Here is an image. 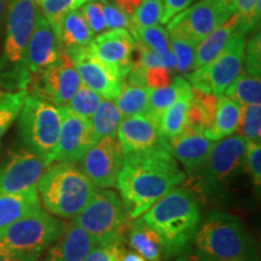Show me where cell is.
<instances>
[{"label": "cell", "instance_id": "obj_1", "mask_svg": "<svg viewBox=\"0 0 261 261\" xmlns=\"http://www.w3.org/2000/svg\"><path fill=\"white\" fill-rule=\"evenodd\" d=\"M187 175L179 168L171 149L123 156L116 188L121 192L129 219L142 217L160 198L177 188Z\"/></svg>", "mask_w": 261, "mask_h": 261}, {"label": "cell", "instance_id": "obj_2", "mask_svg": "<svg viewBox=\"0 0 261 261\" xmlns=\"http://www.w3.org/2000/svg\"><path fill=\"white\" fill-rule=\"evenodd\" d=\"M140 219L159 234L163 256L181 253L201 224V210L196 196L185 188H174L151 205Z\"/></svg>", "mask_w": 261, "mask_h": 261}, {"label": "cell", "instance_id": "obj_3", "mask_svg": "<svg viewBox=\"0 0 261 261\" xmlns=\"http://www.w3.org/2000/svg\"><path fill=\"white\" fill-rule=\"evenodd\" d=\"M194 241L202 253L225 261H259L255 241L236 215L213 211L196 231Z\"/></svg>", "mask_w": 261, "mask_h": 261}, {"label": "cell", "instance_id": "obj_4", "mask_svg": "<svg viewBox=\"0 0 261 261\" xmlns=\"http://www.w3.org/2000/svg\"><path fill=\"white\" fill-rule=\"evenodd\" d=\"M96 189L73 163L54 162L38 182V194L47 212L74 219L93 197Z\"/></svg>", "mask_w": 261, "mask_h": 261}, {"label": "cell", "instance_id": "obj_5", "mask_svg": "<svg viewBox=\"0 0 261 261\" xmlns=\"http://www.w3.org/2000/svg\"><path fill=\"white\" fill-rule=\"evenodd\" d=\"M64 227L63 221L41 208L0 230V255L37 261L56 242Z\"/></svg>", "mask_w": 261, "mask_h": 261}, {"label": "cell", "instance_id": "obj_6", "mask_svg": "<svg viewBox=\"0 0 261 261\" xmlns=\"http://www.w3.org/2000/svg\"><path fill=\"white\" fill-rule=\"evenodd\" d=\"M62 123L61 108L29 94L18 115V132L25 149L54 163Z\"/></svg>", "mask_w": 261, "mask_h": 261}, {"label": "cell", "instance_id": "obj_7", "mask_svg": "<svg viewBox=\"0 0 261 261\" xmlns=\"http://www.w3.org/2000/svg\"><path fill=\"white\" fill-rule=\"evenodd\" d=\"M128 215L120 196L108 189H96L86 207L73 223L86 231L97 244L121 243Z\"/></svg>", "mask_w": 261, "mask_h": 261}, {"label": "cell", "instance_id": "obj_8", "mask_svg": "<svg viewBox=\"0 0 261 261\" xmlns=\"http://www.w3.org/2000/svg\"><path fill=\"white\" fill-rule=\"evenodd\" d=\"M248 140L240 135L214 142L207 161L197 173L195 189L204 196L218 195L244 169Z\"/></svg>", "mask_w": 261, "mask_h": 261}, {"label": "cell", "instance_id": "obj_9", "mask_svg": "<svg viewBox=\"0 0 261 261\" xmlns=\"http://www.w3.org/2000/svg\"><path fill=\"white\" fill-rule=\"evenodd\" d=\"M246 37L244 33H238L210 64L187 74L188 83L192 89L223 96L225 90L242 71Z\"/></svg>", "mask_w": 261, "mask_h": 261}, {"label": "cell", "instance_id": "obj_10", "mask_svg": "<svg viewBox=\"0 0 261 261\" xmlns=\"http://www.w3.org/2000/svg\"><path fill=\"white\" fill-rule=\"evenodd\" d=\"M6 9V35L0 70H22V61L34 31L38 8L34 0H8Z\"/></svg>", "mask_w": 261, "mask_h": 261}, {"label": "cell", "instance_id": "obj_11", "mask_svg": "<svg viewBox=\"0 0 261 261\" xmlns=\"http://www.w3.org/2000/svg\"><path fill=\"white\" fill-rule=\"evenodd\" d=\"M234 10L221 0H198L168 22L169 34H177L197 46L231 17Z\"/></svg>", "mask_w": 261, "mask_h": 261}, {"label": "cell", "instance_id": "obj_12", "mask_svg": "<svg viewBox=\"0 0 261 261\" xmlns=\"http://www.w3.org/2000/svg\"><path fill=\"white\" fill-rule=\"evenodd\" d=\"M81 86V80L74 64L63 50L60 58L48 69L29 79V94L40 97L58 108L65 107Z\"/></svg>", "mask_w": 261, "mask_h": 261}, {"label": "cell", "instance_id": "obj_13", "mask_svg": "<svg viewBox=\"0 0 261 261\" xmlns=\"http://www.w3.org/2000/svg\"><path fill=\"white\" fill-rule=\"evenodd\" d=\"M79 162L80 169L94 188H115L123 165V152L117 137L99 139Z\"/></svg>", "mask_w": 261, "mask_h": 261}, {"label": "cell", "instance_id": "obj_14", "mask_svg": "<svg viewBox=\"0 0 261 261\" xmlns=\"http://www.w3.org/2000/svg\"><path fill=\"white\" fill-rule=\"evenodd\" d=\"M64 52L74 64L84 86L94 91L104 99H116L125 81L121 75L93 57L89 46L70 48Z\"/></svg>", "mask_w": 261, "mask_h": 261}, {"label": "cell", "instance_id": "obj_15", "mask_svg": "<svg viewBox=\"0 0 261 261\" xmlns=\"http://www.w3.org/2000/svg\"><path fill=\"white\" fill-rule=\"evenodd\" d=\"M50 165L27 149L12 152L0 167V195L22 194L38 189V182Z\"/></svg>", "mask_w": 261, "mask_h": 261}, {"label": "cell", "instance_id": "obj_16", "mask_svg": "<svg viewBox=\"0 0 261 261\" xmlns=\"http://www.w3.org/2000/svg\"><path fill=\"white\" fill-rule=\"evenodd\" d=\"M61 130L54 162L75 165L98 140L90 120L76 115L67 107L61 108Z\"/></svg>", "mask_w": 261, "mask_h": 261}, {"label": "cell", "instance_id": "obj_17", "mask_svg": "<svg viewBox=\"0 0 261 261\" xmlns=\"http://www.w3.org/2000/svg\"><path fill=\"white\" fill-rule=\"evenodd\" d=\"M60 54L61 47L54 28L38 9L34 31L28 41L21 65L28 83L32 76L41 74L56 63Z\"/></svg>", "mask_w": 261, "mask_h": 261}, {"label": "cell", "instance_id": "obj_18", "mask_svg": "<svg viewBox=\"0 0 261 261\" xmlns=\"http://www.w3.org/2000/svg\"><path fill=\"white\" fill-rule=\"evenodd\" d=\"M117 140L123 156L139 155L169 149L168 142L148 115L122 117L117 127Z\"/></svg>", "mask_w": 261, "mask_h": 261}, {"label": "cell", "instance_id": "obj_19", "mask_svg": "<svg viewBox=\"0 0 261 261\" xmlns=\"http://www.w3.org/2000/svg\"><path fill=\"white\" fill-rule=\"evenodd\" d=\"M135 46V39L127 29H113L93 38L89 50L93 57L126 79L132 67Z\"/></svg>", "mask_w": 261, "mask_h": 261}, {"label": "cell", "instance_id": "obj_20", "mask_svg": "<svg viewBox=\"0 0 261 261\" xmlns=\"http://www.w3.org/2000/svg\"><path fill=\"white\" fill-rule=\"evenodd\" d=\"M213 143L203 135V130L187 128L168 144L173 158L184 166L189 174L196 175L207 161Z\"/></svg>", "mask_w": 261, "mask_h": 261}, {"label": "cell", "instance_id": "obj_21", "mask_svg": "<svg viewBox=\"0 0 261 261\" xmlns=\"http://www.w3.org/2000/svg\"><path fill=\"white\" fill-rule=\"evenodd\" d=\"M96 246L97 242L86 231L71 223L65 225L44 261H84Z\"/></svg>", "mask_w": 261, "mask_h": 261}, {"label": "cell", "instance_id": "obj_22", "mask_svg": "<svg viewBox=\"0 0 261 261\" xmlns=\"http://www.w3.org/2000/svg\"><path fill=\"white\" fill-rule=\"evenodd\" d=\"M250 29L244 23V21L238 14H233L230 18L221 24L219 28L215 29L212 34L208 35L204 40L196 46L194 70L198 68L210 64L212 61L218 57V55L224 50V47L230 42L234 35L238 33H244L248 35Z\"/></svg>", "mask_w": 261, "mask_h": 261}, {"label": "cell", "instance_id": "obj_23", "mask_svg": "<svg viewBox=\"0 0 261 261\" xmlns=\"http://www.w3.org/2000/svg\"><path fill=\"white\" fill-rule=\"evenodd\" d=\"M39 210H41V201L38 189L22 194L0 195V230Z\"/></svg>", "mask_w": 261, "mask_h": 261}, {"label": "cell", "instance_id": "obj_24", "mask_svg": "<svg viewBox=\"0 0 261 261\" xmlns=\"http://www.w3.org/2000/svg\"><path fill=\"white\" fill-rule=\"evenodd\" d=\"M54 31L61 50L64 51L89 46L94 38L79 10H74L65 15Z\"/></svg>", "mask_w": 261, "mask_h": 261}, {"label": "cell", "instance_id": "obj_25", "mask_svg": "<svg viewBox=\"0 0 261 261\" xmlns=\"http://www.w3.org/2000/svg\"><path fill=\"white\" fill-rule=\"evenodd\" d=\"M190 102L191 90L181 94L171 107H168L158 117L151 119L161 136L167 142H171L188 128V112Z\"/></svg>", "mask_w": 261, "mask_h": 261}, {"label": "cell", "instance_id": "obj_26", "mask_svg": "<svg viewBox=\"0 0 261 261\" xmlns=\"http://www.w3.org/2000/svg\"><path fill=\"white\" fill-rule=\"evenodd\" d=\"M240 113V104L224 94L219 96L214 121L210 128L204 130L203 135L212 142H218V140L232 136L238 128Z\"/></svg>", "mask_w": 261, "mask_h": 261}, {"label": "cell", "instance_id": "obj_27", "mask_svg": "<svg viewBox=\"0 0 261 261\" xmlns=\"http://www.w3.org/2000/svg\"><path fill=\"white\" fill-rule=\"evenodd\" d=\"M128 243L130 248L146 261H161L163 246L159 234L142 219L136 220L129 226Z\"/></svg>", "mask_w": 261, "mask_h": 261}, {"label": "cell", "instance_id": "obj_28", "mask_svg": "<svg viewBox=\"0 0 261 261\" xmlns=\"http://www.w3.org/2000/svg\"><path fill=\"white\" fill-rule=\"evenodd\" d=\"M218 98L212 93H204L191 87V102L188 112V128L204 130L214 121Z\"/></svg>", "mask_w": 261, "mask_h": 261}, {"label": "cell", "instance_id": "obj_29", "mask_svg": "<svg viewBox=\"0 0 261 261\" xmlns=\"http://www.w3.org/2000/svg\"><path fill=\"white\" fill-rule=\"evenodd\" d=\"M149 89L123 81L122 89L115 99V106L123 117L148 115Z\"/></svg>", "mask_w": 261, "mask_h": 261}, {"label": "cell", "instance_id": "obj_30", "mask_svg": "<svg viewBox=\"0 0 261 261\" xmlns=\"http://www.w3.org/2000/svg\"><path fill=\"white\" fill-rule=\"evenodd\" d=\"M224 96L237 102L240 106H260L261 79L242 70L225 90Z\"/></svg>", "mask_w": 261, "mask_h": 261}, {"label": "cell", "instance_id": "obj_31", "mask_svg": "<svg viewBox=\"0 0 261 261\" xmlns=\"http://www.w3.org/2000/svg\"><path fill=\"white\" fill-rule=\"evenodd\" d=\"M191 90L190 84L181 76H175L167 86L149 91V113L150 119H155L168 107H171L181 94Z\"/></svg>", "mask_w": 261, "mask_h": 261}, {"label": "cell", "instance_id": "obj_32", "mask_svg": "<svg viewBox=\"0 0 261 261\" xmlns=\"http://www.w3.org/2000/svg\"><path fill=\"white\" fill-rule=\"evenodd\" d=\"M122 117L121 113L119 112L113 100L102 98L96 112L90 119L91 127H92L96 139L99 140L106 137H116L117 127L121 122Z\"/></svg>", "mask_w": 261, "mask_h": 261}, {"label": "cell", "instance_id": "obj_33", "mask_svg": "<svg viewBox=\"0 0 261 261\" xmlns=\"http://www.w3.org/2000/svg\"><path fill=\"white\" fill-rule=\"evenodd\" d=\"M135 41L145 45L160 56H165L171 51V40H169L168 31L162 25H151L146 28H130L129 31Z\"/></svg>", "mask_w": 261, "mask_h": 261}, {"label": "cell", "instance_id": "obj_34", "mask_svg": "<svg viewBox=\"0 0 261 261\" xmlns=\"http://www.w3.org/2000/svg\"><path fill=\"white\" fill-rule=\"evenodd\" d=\"M27 96L28 91H16L5 93L0 99V142L18 117Z\"/></svg>", "mask_w": 261, "mask_h": 261}, {"label": "cell", "instance_id": "obj_35", "mask_svg": "<svg viewBox=\"0 0 261 261\" xmlns=\"http://www.w3.org/2000/svg\"><path fill=\"white\" fill-rule=\"evenodd\" d=\"M34 3L55 29L65 15L74 10H79L87 0H34Z\"/></svg>", "mask_w": 261, "mask_h": 261}, {"label": "cell", "instance_id": "obj_36", "mask_svg": "<svg viewBox=\"0 0 261 261\" xmlns=\"http://www.w3.org/2000/svg\"><path fill=\"white\" fill-rule=\"evenodd\" d=\"M238 135L248 142H260L261 138V107L241 106Z\"/></svg>", "mask_w": 261, "mask_h": 261}, {"label": "cell", "instance_id": "obj_37", "mask_svg": "<svg viewBox=\"0 0 261 261\" xmlns=\"http://www.w3.org/2000/svg\"><path fill=\"white\" fill-rule=\"evenodd\" d=\"M100 100H102V97L99 94L81 84L79 90L75 92L74 96L70 98V100L65 107L76 114V115L90 120L93 113L96 112Z\"/></svg>", "mask_w": 261, "mask_h": 261}, {"label": "cell", "instance_id": "obj_38", "mask_svg": "<svg viewBox=\"0 0 261 261\" xmlns=\"http://www.w3.org/2000/svg\"><path fill=\"white\" fill-rule=\"evenodd\" d=\"M169 40H171V50L177 61L175 69L181 74H189L194 70L196 45L177 34H169Z\"/></svg>", "mask_w": 261, "mask_h": 261}, {"label": "cell", "instance_id": "obj_39", "mask_svg": "<svg viewBox=\"0 0 261 261\" xmlns=\"http://www.w3.org/2000/svg\"><path fill=\"white\" fill-rule=\"evenodd\" d=\"M162 2L144 0L129 17L130 28L140 29L158 25L162 19Z\"/></svg>", "mask_w": 261, "mask_h": 261}, {"label": "cell", "instance_id": "obj_40", "mask_svg": "<svg viewBox=\"0 0 261 261\" xmlns=\"http://www.w3.org/2000/svg\"><path fill=\"white\" fill-rule=\"evenodd\" d=\"M244 169L249 173L257 192L261 187V145L260 142H248Z\"/></svg>", "mask_w": 261, "mask_h": 261}, {"label": "cell", "instance_id": "obj_41", "mask_svg": "<svg viewBox=\"0 0 261 261\" xmlns=\"http://www.w3.org/2000/svg\"><path fill=\"white\" fill-rule=\"evenodd\" d=\"M261 39L260 32L257 33L252 39L246 42V48H244V61L243 64L246 67V71L248 74L254 75V76H260L261 73Z\"/></svg>", "mask_w": 261, "mask_h": 261}, {"label": "cell", "instance_id": "obj_42", "mask_svg": "<svg viewBox=\"0 0 261 261\" xmlns=\"http://www.w3.org/2000/svg\"><path fill=\"white\" fill-rule=\"evenodd\" d=\"M79 11L93 34H99L106 29L102 3L87 2L81 6Z\"/></svg>", "mask_w": 261, "mask_h": 261}, {"label": "cell", "instance_id": "obj_43", "mask_svg": "<svg viewBox=\"0 0 261 261\" xmlns=\"http://www.w3.org/2000/svg\"><path fill=\"white\" fill-rule=\"evenodd\" d=\"M234 10L250 31L259 28L260 0H234Z\"/></svg>", "mask_w": 261, "mask_h": 261}, {"label": "cell", "instance_id": "obj_44", "mask_svg": "<svg viewBox=\"0 0 261 261\" xmlns=\"http://www.w3.org/2000/svg\"><path fill=\"white\" fill-rule=\"evenodd\" d=\"M103 15L106 28H109L110 31H113V29H127V31H129L132 27L128 16L117 8L115 4H110V3L103 4Z\"/></svg>", "mask_w": 261, "mask_h": 261}, {"label": "cell", "instance_id": "obj_45", "mask_svg": "<svg viewBox=\"0 0 261 261\" xmlns=\"http://www.w3.org/2000/svg\"><path fill=\"white\" fill-rule=\"evenodd\" d=\"M172 83L171 71L165 67H151L144 70V84L149 90H158Z\"/></svg>", "mask_w": 261, "mask_h": 261}, {"label": "cell", "instance_id": "obj_46", "mask_svg": "<svg viewBox=\"0 0 261 261\" xmlns=\"http://www.w3.org/2000/svg\"><path fill=\"white\" fill-rule=\"evenodd\" d=\"M121 243L97 244L84 261H119V247Z\"/></svg>", "mask_w": 261, "mask_h": 261}, {"label": "cell", "instance_id": "obj_47", "mask_svg": "<svg viewBox=\"0 0 261 261\" xmlns=\"http://www.w3.org/2000/svg\"><path fill=\"white\" fill-rule=\"evenodd\" d=\"M196 0H162V23H168L173 17L187 10Z\"/></svg>", "mask_w": 261, "mask_h": 261}, {"label": "cell", "instance_id": "obj_48", "mask_svg": "<svg viewBox=\"0 0 261 261\" xmlns=\"http://www.w3.org/2000/svg\"><path fill=\"white\" fill-rule=\"evenodd\" d=\"M114 2H115V5L117 8L125 12L128 17H130V16L133 15V12L136 11V9L138 8L144 0H114Z\"/></svg>", "mask_w": 261, "mask_h": 261}, {"label": "cell", "instance_id": "obj_49", "mask_svg": "<svg viewBox=\"0 0 261 261\" xmlns=\"http://www.w3.org/2000/svg\"><path fill=\"white\" fill-rule=\"evenodd\" d=\"M119 261H146L142 255L136 253L135 250H125L123 248L119 247Z\"/></svg>", "mask_w": 261, "mask_h": 261}, {"label": "cell", "instance_id": "obj_50", "mask_svg": "<svg viewBox=\"0 0 261 261\" xmlns=\"http://www.w3.org/2000/svg\"><path fill=\"white\" fill-rule=\"evenodd\" d=\"M189 261H225V260L215 259V257H212L210 255H207V254L197 250L195 254H192V255L190 256V259H189Z\"/></svg>", "mask_w": 261, "mask_h": 261}, {"label": "cell", "instance_id": "obj_51", "mask_svg": "<svg viewBox=\"0 0 261 261\" xmlns=\"http://www.w3.org/2000/svg\"><path fill=\"white\" fill-rule=\"evenodd\" d=\"M6 4H8V0H0V25H2L3 16H4Z\"/></svg>", "mask_w": 261, "mask_h": 261}, {"label": "cell", "instance_id": "obj_52", "mask_svg": "<svg viewBox=\"0 0 261 261\" xmlns=\"http://www.w3.org/2000/svg\"><path fill=\"white\" fill-rule=\"evenodd\" d=\"M0 261H25V260H21V259H17V257H12V256L0 255Z\"/></svg>", "mask_w": 261, "mask_h": 261}, {"label": "cell", "instance_id": "obj_53", "mask_svg": "<svg viewBox=\"0 0 261 261\" xmlns=\"http://www.w3.org/2000/svg\"><path fill=\"white\" fill-rule=\"evenodd\" d=\"M221 2H223L227 8L234 10V0H221ZM234 12H236V10H234Z\"/></svg>", "mask_w": 261, "mask_h": 261}, {"label": "cell", "instance_id": "obj_54", "mask_svg": "<svg viewBox=\"0 0 261 261\" xmlns=\"http://www.w3.org/2000/svg\"><path fill=\"white\" fill-rule=\"evenodd\" d=\"M87 2H98L102 3V4H106V3H109V0H87Z\"/></svg>", "mask_w": 261, "mask_h": 261}, {"label": "cell", "instance_id": "obj_55", "mask_svg": "<svg viewBox=\"0 0 261 261\" xmlns=\"http://www.w3.org/2000/svg\"><path fill=\"white\" fill-rule=\"evenodd\" d=\"M152 2H162V0H152Z\"/></svg>", "mask_w": 261, "mask_h": 261}]
</instances>
